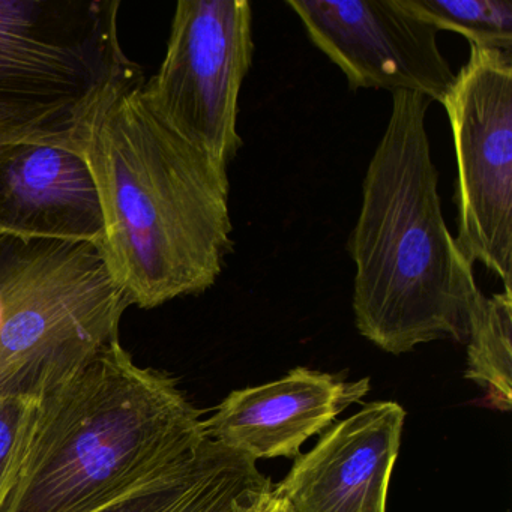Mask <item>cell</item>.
<instances>
[{"mask_svg": "<svg viewBox=\"0 0 512 512\" xmlns=\"http://www.w3.org/2000/svg\"><path fill=\"white\" fill-rule=\"evenodd\" d=\"M142 86L98 113L83 155L100 194L110 272L131 305L152 310L217 283L233 224L229 175L158 116Z\"/></svg>", "mask_w": 512, "mask_h": 512, "instance_id": "6da1fadb", "label": "cell"}, {"mask_svg": "<svg viewBox=\"0 0 512 512\" xmlns=\"http://www.w3.org/2000/svg\"><path fill=\"white\" fill-rule=\"evenodd\" d=\"M431 103L415 92L392 94L347 244L356 269V328L392 355L436 340L467 343L470 314L482 296L443 217L425 125Z\"/></svg>", "mask_w": 512, "mask_h": 512, "instance_id": "7a4b0ae2", "label": "cell"}, {"mask_svg": "<svg viewBox=\"0 0 512 512\" xmlns=\"http://www.w3.org/2000/svg\"><path fill=\"white\" fill-rule=\"evenodd\" d=\"M200 412L164 371L113 341L41 401L25 460L0 512H94L193 457Z\"/></svg>", "mask_w": 512, "mask_h": 512, "instance_id": "3957f363", "label": "cell"}, {"mask_svg": "<svg viewBox=\"0 0 512 512\" xmlns=\"http://www.w3.org/2000/svg\"><path fill=\"white\" fill-rule=\"evenodd\" d=\"M118 0H0V146L83 152L98 113L145 83L119 38Z\"/></svg>", "mask_w": 512, "mask_h": 512, "instance_id": "277c9868", "label": "cell"}, {"mask_svg": "<svg viewBox=\"0 0 512 512\" xmlns=\"http://www.w3.org/2000/svg\"><path fill=\"white\" fill-rule=\"evenodd\" d=\"M130 307L101 245L0 235V398L64 388L119 340Z\"/></svg>", "mask_w": 512, "mask_h": 512, "instance_id": "5b68a950", "label": "cell"}, {"mask_svg": "<svg viewBox=\"0 0 512 512\" xmlns=\"http://www.w3.org/2000/svg\"><path fill=\"white\" fill-rule=\"evenodd\" d=\"M253 53L248 0H181L163 64L142 86L158 116L223 173L242 148L239 94Z\"/></svg>", "mask_w": 512, "mask_h": 512, "instance_id": "8992f818", "label": "cell"}, {"mask_svg": "<svg viewBox=\"0 0 512 512\" xmlns=\"http://www.w3.org/2000/svg\"><path fill=\"white\" fill-rule=\"evenodd\" d=\"M442 106L457 157L455 242L512 290V53L470 46Z\"/></svg>", "mask_w": 512, "mask_h": 512, "instance_id": "52a82bcc", "label": "cell"}, {"mask_svg": "<svg viewBox=\"0 0 512 512\" xmlns=\"http://www.w3.org/2000/svg\"><path fill=\"white\" fill-rule=\"evenodd\" d=\"M314 46L349 88L415 92L442 104L457 74L440 52L434 26L400 0H287Z\"/></svg>", "mask_w": 512, "mask_h": 512, "instance_id": "ba28073f", "label": "cell"}, {"mask_svg": "<svg viewBox=\"0 0 512 512\" xmlns=\"http://www.w3.org/2000/svg\"><path fill=\"white\" fill-rule=\"evenodd\" d=\"M406 410L373 401L331 425L272 493L290 512H386Z\"/></svg>", "mask_w": 512, "mask_h": 512, "instance_id": "9c48e42d", "label": "cell"}, {"mask_svg": "<svg viewBox=\"0 0 512 512\" xmlns=\"http://www.w3.org/2000/svg\"><path fill=\"white\" fill-rule=\"evenodd\" d=\"M370 392V379L296 367L274 382L230 392L203 419L209 440L253 458H298L310 437L325 433L341 412Z\"/></svg>", "mask_w": 512, "mask_h": 512, "instance_id": "30bf717a", "label": "cell"}, {"mask_svg": "<svg viewBox=\"0 0 512 512\" xmlns=\"http://www.w3.org/2000/svg\"><path fill=\"white\" fill-rule=\"evenodd\" d=\"M0 235L103 244L100 194L82 151L52 143L0 146Z\"/></svg>", "mask_w": 512, "mask_h": 512, "instance_id": "8fae6325", "label": "cell"}, {"mask_svg": "<svg viewBox=\"0 0 512 512\" xmlns=\"http://www.w3.org/2000/svg\"><path fill=\"white\" fill-rule=\"evenodd\" d=\"M464 377L487 394L494 409H512V290L476 302L469 322Z\"/></svg>", "mask_w": 512, "mask_h": 512, "instance_id": "7c38bea8", "label": "cell"}, {"mask_svg": "<svg viewBox=\"0 0 512 512\" xmlns=\"http://www.w3.org/2000/svg\"><path fill=\"white\" fill-rule=\"evenodd\" d=\"M437 31H452L481 49L512 53L511 0H400Z\"/></svg>", "mask_w": 512, "mask_h": 512, "instance_id": "4fadbf2b", "label": "cell"}, {"mask_svg": "<svg viewBox=\"0 0 512 512\" xmlns=\"http://www.w3.org/2000/svg\"><path fill=\"white\" fill-rule=\"evenodd\" d=\"M229 451L227 446L206 439L193 457L131 488L94 512H176Z\"/></svg>", "mask_w": 512, "mask_h": 512, "instance_id": "5bb4252c", "label": "cell"}, {"mask_svg": "<svg viewBox=\"0 0 512 512\" xmlns=\"http://www.w3.org/2000/svg\"><path fill=\"white\" fill-rule=\"evenodd\" d=\"M272 488L271 479L260 472L253 458L230 449L176 512H229Z\"/></svg>", "mask_w": 512, "mask_h": 512, "instance_id": "9a60e30c", "label": "cell"}, {"mask_svg": "<svg viewBox=\"0 0 512 512\" xmlns=\"http://www.w3.org/2000/svg\"><path fill=\"white\" fill-rule=\"evenodd\" d=\"M40 403L26 398H0V505L25 460Z\"/></svg>", "mask_w": 512, "mask_h": 512, "instance_id": "2e32d148", "label": "cell"}, {"mask_svg": "<svg viewBox=\"0 0 512 512\" xmlns=\"http://www.w3.org/2000/svg\"><path fill=\"white\" fill-rule=\"evenodd\" d=\"M229 512H290L286 502L275 496L272 490L269 493L257 494L245 500L241 505L235 506Z\"/></svg>", "mask_w": 512, "mask_h": 512, "instance_id": "e0dca14e", "label": "cell"}]
</instances>
